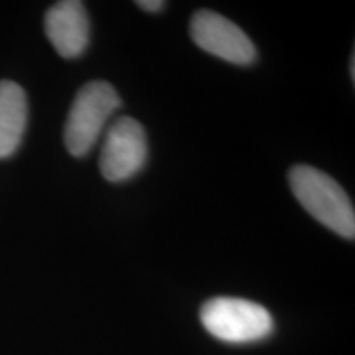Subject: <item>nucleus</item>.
Returning <instances> with one entry per match:
<instances>
[{
  "instance_id": "f257e3e1",
  "label": "nucleus",
  "mask_w": 355,
  "mask_h": 355,
  "mask_svg": "<svg viewBox=\"0 0 355 355\" xmlns=\"http://www.w3.org/2000/svg\"><path fill=\"white\" fill-rule=\"evenodd\" d=\"M288 181L295 198L314 219L340 237L354 241V206L334 178L314 166L296 165L288 173Z\"/></svg>"
},
{
  "instance_id": "f03ea898",
  "label": "nucleus",
  "mask_w": 355,
  "mask_h": 355,
  "mask_svg": "<svg viewBox=\"0 0 355 355\" xmlns=\"http://www.w3.org/2000/svg\"><path fill=\"white\" fill-rule=\"evenodd\" d=\"M122 101L112 84L92 81L79 89L64 127V144L73 157H86Z\"/></svg>"
},
{
  "instance_id": "7ed1b4c3",
  "label": "nucleus",
  "mask_w": 355,
  "mask_h": 355,
  "mask_svg": "<svg viewBox=\"0 0 355 355\" xmlns=\"http://www.w3.org/2000/svg\"><path fill=\"white\" fill-rule=\"evenodd\" d=\"M204 329L227 344H252L273 332V318L268 309L254 301L219 296L201 308Z\"/></svg>"
},
{
  "instance_id": "423d86ee",
  "label": "nucleus",
  "mask_w": 355,
  "mask_h": 355,
  "mask_svg": "<svg viewBox=\"0 0 355 355\" xmlns=\"http://www.w3.org/2000/svg\"><path fill=\"white\" fill-rule=\"evenodd\" d=\"M44 32L58 55L73 60L81 56L89 43V19L79 0H63L44 15Z\"/></svg>"
},
{
  "instance_id": "6e6552de",
  "label": "nucleus",
  "mask_w": 355,
  "mask_h": 355,
  "mask_svg": "<svg viewBox=\"0 0 355 355\" xmlns=\"http://www.w3.org/2000/svg\"><path fill=\"white\" fill-rule=\"evenodd\" d=\"M137 6H139L141 10H145V12L157 13V12H162L163 8H165L166 3L163 2V0H140V2H137Z\"/></svg>"
},
{
  "instance_id": "39448f33",
  "label": "nucleus",
  "mask_w": 355,
  "mask_h": 355,
  "mask_svg": "<svg viewBox=\"0 0 355 355\" xmlns=\"http://www.w3.org/2000/svg\"><path fill=\"white\" fill-rule=\"evenodd\" d=\"M191 38L201 50L237 66L252 64L257 58L254 42L242 28L220 13L199 10L189 25Z\"/></svg>"
},
{
  "instance_id": "20e7f679",
  "label": "nucleus",
  "mask_w": 355,
  "mask_h": 355,
  "mask_svg": "<svg viewBox=\"0 0 355 355\" xmlns=\"http://www.w3.org/2000/svg\"><path fill=\"white\" fill-rule=\"evenodd\" d=\"M148 141L145 128L132 117H119L105 133L101 152V173L110 183L130 180L145 166Z\"/></svg>"
},
{
  "instance_id": "0eeeda50",
  "label": "nucleus",
  "mask_w": 355,
  "mask_h": 355,
  "mask_svg": "<svg viewBox=\"0 0 355 355\" xmlns=\"http://www.w3.org/2000/svg\"><path fill=\"white\" fill-rule=\"evenodd\" d=\"M28 121L25 91L13 81H0V158L17 152Z\"/></svg>"
},
{
  "instance_id": "1a4fd4ad",
  "label": "nucleus",
  "mask_w": 355,
  "mask_h": 355,
  "mask_svg": "<svg viewBox=\"0 0 355 355\" xmlns=\"http://www.w3.org/2000/svg\"><path fill=\"white\" fill-rule=\"evenodd\" d=\"M350 76H352V79H355V56L354 55L350 58Z\"/></svg>"
}]
</instances>
